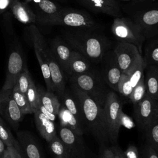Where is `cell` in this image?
<instances>
[{
	"label": "cell",
	"instance_id": "e575fe53",
	"mask_svg": "<svg viewBox=\"0 0 158 158\" xmlns=\"http://www.w3.org/2000/svg\"><path fill=\"white\" fill-rule=\"evenodd\" d=\"M132 91L133 88L128 76L126 73H122L118 83V92L124 97L130 99Z\"/></svg>",
	"mask_w": 158,
	"mask_h": 158
},
{
	"label": "cell",
	"instance_id": "74e56055",
	"mask_svg": "<svg viewBox=\"0 0 158 158\" xmlns=\"http://www.w3.org/2000/svg\"><path fill=\"white\" fill-rule=\"evenodd\" d=\"M123 152L126 158H139L138 150L135 145L130 144Z\"/></svg>",
	"mask_w": 158,
	"mask_h": 158
},
{
	"label": "cell",
	"instance_id": "603a6c76",
	"mask_svg": "<svg viewBox=\"0 0 158 158\" xmlns=\"http://www.w3.org/2000/svg\"><path fill=\"white\" fill-rule=\"evenodd\" d=\"M144 72L146 94L158 100V65H147Z\"/></svg>",
	"mask_w": 158,
	"mask_h": 158
},
{
	"label": "cell",
	"instance_id": "4fadbf2b",
	"mask_svg": "<svg viewBox=\"0 0 158 158\" xmlns=\"http://www.w3.org/2000/svg\"><path fill=\"white\" fill-rule=\"evenodd\" d=\"M131 19L139 27L146 40L158 35V8L138 12Z\"/></svg>",
	"mask_w": 158,
	"mask_h": 158
},
{
	"label": "cell",
	"instance_id": "f6af8a7d",
	"mask_svg": "<svg viewBox=\"0 0 158 158\" xmlns=\"http://www.w3.org/2000/svg\"><path fill=\"white\" fill-rule=\"evenodd\" d=\"M6 149H7V146L5 144L3 141L0 138V158H4Z\"/></svg>",
	"mask_w": 158,
	"mask_h": 158
},
{
	"label": "cell",
	"instance_id": "f1b7e54d",
	"mask_svg": "<svg viewBox=\"0 0 158 158\" xmlns=\"http://www.w3.org/2000/svg\"><path fill=\"white\" fill-rule=\"evenodd\" d=\"M147 144L158 154V118L143 130Z\"/></svg>",
	"mask_w": 158,
	"mask_h": 158
},
{
	"label": "cell",
	"instance_id": "7c38bea8",
	"mask_svg": "<svg viewBox=\"0 0 158 158\" xmlns=\"http://www.w3.org/2000/svg\"><path fill=\"white\" fill-rule=\"evenodd\" d=\"M102 69L101 73L108 86L114 92H118V83L122 73L113 51H108L101 62Z\"/></svg>",
	"mask_w": 158,
	"mask_h": 158
},
{
	"label": "cell",
	"instance_id": "d6a6232c",
	"mask_svg": "<svg viewBox=\"0 0 158 158\" xmlns=\"http://www.w3.org/2000/svg\"><path fill=\"white\" fill-rule=\"evenodd\" d=\"M146 95V88L144 83V76L141 79L139 83L133 88L130 99L134 107L137 106Z\"/></svg>",
	"mask_w": 158,
	"mask_h": 158
},
{
	"label": "cell",
	"instance_id": "484cf974",
	"mask_svg": "<svg viewBox=\"0 0 158 158\" xmlns=\"http://www.w3.org/2000/svg\"><path fill=\"white\" fill-rule=\"evenodd\" d=\"M146 64L142 55L139 56L126 74L128 76L131 85L133 88L144 76V70Z\"/></svg>",
	"mask_w": 158,
	"mask_h": 158
},
{
	"label": "cell",
	"instance_id": "ab89813d",
	"mask_svg": "<svg viewBox=\"0 0 158 158\" xmlns=\"http://www.w3.org/2000/svg\"><path fill=\"white\" fill-rule=\"evenodd\" d=\"M102 147L98 158H115L114 153L110 147L107 148L104 144H102Z\"/></svg>",
	"mask_w": 158,
	"mask_h": 158
},
{
	"label": "cell",
	"instance_id": "f35d334b",
	"mask_svg": "<svg viewBox=\"0 0 158 158\" xmlns=\"http://www.w3.org/2000/svg\"><path fill=\"white\" fill-rule=\"evenodd\" d=\"M143 158H158V154L152 148L146 144L143 151Z\"/></svg>",
	"mask_w": 158,
	"mask_h": 158
},
{
	"label": "cell",
	"instance_id": "d4e9b609",
	"mask_svg": "<svg viewBox=\"0 0 158 158\" xmlns=\"http://www.w3.org/2000/svg\"><path fill=\"white\" fill-rule=\"evenodd\" d=\"M146 40L144 56L143 57L146 66L158 65V35L152 36Z\"/></svg>",
	"mask_w": 158,
	"mask_h": 158
},
{
	"label": "cell",
	"instance_id": "ac0fdd59",
	"mask_svg": "<svg viewBox=\"0 0 158 158\" xmlns=\"http://www.w3.org/2000/svg\"><path fill=\"white\" fill-rule=\"evenodd\" d=\"M9 9L14 17L23 24H34L36 22V15L31 7L20 0H13Z\"/></svg>",
	"mask_w": 158,
	"mask_h": 158
},
{
	"label": "cell",
	"instance_id": "ffe728a7",
	"mask_svg": "<svg viewBox=\"0 0 158 158\" xmlns=\"http://www.w3.org/2000/svg\"><path fill=\"white\" fill-rule=\"evenodd\" d=\"M91 69H93L92 63L90 60L80 52L73 50L69 63L67 80V77L70 75L84 73L89 72Z\"/></svg>",
	"mask_w": 158,
	"mask_h": 158
},
{
	"label": "cell",
	"instance_id": "277c9868",
	"mask_svg": "<svg viewBox=\"0 0 158 158\" xmlns=\"http://www.w3.org/2000/svg\"><path fill=\"white\" fill-rule=\"evenodd\" d=\"M29 31L33 46H36L43 54L47 60L50 69L54 93H56L60 99L66 89L67 81L66 75L55 59L45 38L36 26L34 24L30 25Z\"/></svg>",
	"mask_w": 158,
	"mask_h": 158
},
{
	"label": "cell",
	"instance_id": "9c48e42d",
	"mask_svg": "<svg viewBox=\"0 0 158 158\" xmlns=\"http://www.w3.org/2000/svg\"><path fill=\"white\" fill-rule=\"evenodd\" d=\"M22 50L19 45H14L9 55L6 79L1 91L12 89L17 80L26 67Z\"/></svg>",
	"mask_w": 158,
	"mask_h": 158
},
{
	"label": "cell",
	"instance_id": "bcb514c9",
	"mask_svg": "<svg viewBox=\"0 0 158 158\" xmlns=\"http://www.w3.org/2000/svg\"><path fill=\"white\" fill-rule=\"evenodd\" d=\"M4 158H12V156H11V154H10L9 150L7 148V149H6V152H5V154H4Z\"/></svg>",
	"mask_w": 158,
	"mask_h": 158
},
{
	"label": "cell",
	"instance_id": "52a82bcc",
	"mask_svg": "<svg viewBox=\"0 0 158 158\" xmlns=\"http://www.w3.org/2000/svg\"><path fill=\"white\" fill-rule=\"evenodd\" d=\"M122 109L121 100L115 92L111 91L104 106L103 114L109 141L113 143H116L118 136L120 127L118 123V118L119 112Z\"/></svg>",
	"mask_w": 158,
	"mask_h": 158
},
{
	"label": "cell",
	"instance_id": "3957f363",
	"mask_svg": "<svg viewBox=\"0 0 158 158\" xmlns=\"http://www.w3.org/2000/svg\"><path fill=\"white\" fill-rule=\"evenodd\" d=\"M36 15V22L43 25H62L75 28H102V25L95 21L89 14L80 9H61L54 14L38 12Z\"/></svg>",
	"mask_w": 158,
	"mask_h": 158
},
{
	"label": "cell",
	"instance_id": "2e32d148",
	"mask_svg": "<svg viewBox=\"0 0 158 158\" xmlns=\"http://www.w3.org/2000/svg\"><path fill=\"white\" fill-rule=\"evenodd\" d=\"M49 48L55 59L67 77L69 63L73 49L63 38H60L58 36H56L52 40Z\"/></svg>",
	"mask_w": 158,
	"mask_h": 158
},
{
	"label": "cell",
	"instance_id": "c3c4849f",
	"mask_svg": "<svg viewBox=\"0 0 158 158\" xmlns=\"http://www.w3.org/2000/svg\"><path fill=\"white\" fill-rule=\"evenodd\" d=\"M120 1H129L130 0H120Z\"/></svg>",
	"mask_w": 158,
	"mask_h": 158
},
{
	"label": "cell",
	"instance_id": "1f68e13d",
	"mask_svg": "<svg viewBox=\"0 0 158 158\" xmlns=\"http://www.w3.org/2000/svg\"><path fill=\"white\" fill-rule=\"evenodd\" d=\"M0 138L7 146H13L19 151L21 148L19 142L15 139L10 131L6 125L3 120L0 117Z\"/></svg>",
	"mask_w": 158,
	"mask_h": 158
},
{
	"label": "cell",
	"instance_id": "5bb4252c",
	"mask_svg": "<svg viewBox=\"0 0 158 158\" xmlns=\"http://www.w3.org/2000/svg\"><path fill=\"white\" fill-rule=\"evenodd\" d=\"M112 51L120 69L125 73L141 55L136 46L125 42L118 41Z\"/></svg>",
	"mask_w": 158,
	"mask_h": 158
},
{
	"label": "cell",
	"instance_id": "ee69618b",
	"mask_svg": "<svg viewBox=\"0 0 158 158\" xmlns=\"http://www.w3.org/2000/svg\"><path fill=\"white\" fill-rule=\"evenodd\" d=\"M7 148L9 150L12 158H22V156L20 153V151H19L17 149H16L14 147L7 146Z\"/></svg>",
	"mask_w": 158,
	"mask_h": 158
},
{
	"label": "cell",
	"instance_id": "4dcf8cb0",
	"mask_svg": "<svg viewBox=\"0 0 158 158\" xmlns=\"http://www.w3.org/2000/svg\"><path fill=\"white\" fill-rule=\"evenodd\" d=\"M11 94L20 110L24 115L33 113L25 94L22 93L15 86H14Z\"/></svg>",
	"mask_w": 158,
	"mask_h": 158
},
{
	"label": "cell",
	"instance_id": "5b68a950",
	"mask_svg": "<svg viewBox=\"0 0 158 158\" xmlns=\"http://www.w3.org/2000/svg\"><path fill=\"white\" fill-rule=\"evenodd\" d=\"M67 81L76 85L102 108L109 93L111 91L101 72L93 69L84 73L69 76Z\"/></svg>",
	"mask_w": 158,
	"mask_h": 158
},
{
	"label": "cell",
	"instance_id": "d6986e66",
	"mask_svg": "<svg viewBox=\"0 0 158 158\" xmlns=\"http://www.w3.org/2000/svg\"><path fill=\"white\" fill-rule=\"evenodd\" d=\"M35 122L41 136L49 143L52 138L57 136V131L54 122L49 120L40 110L34 111Z\"/></svg>",
	"mask_w": 158,
	"mask_h": 158
},
{
	"label": "cell",
	"instance_id": "7402d4cb",
	"mask_svg": "<svg viewBox=\"0 0 158 158\" xmlns=\"http://www.w3.org/2000/svg\"><path fill=\"white\" fill-rule=\"evenodd\" d=\"M57 117L59 119L60 126L69 128L77 134L83 135L88 131L62 104H60Z\"/></svg>",
	"mask_w": 158,
	"mask_h": 158
},
{
	"label": "cell",
	"instance_id": "f546056e",
	"mask_svg": "<svg viewBox=\"0 0 158 158\" xmlns=\"http://www.w3.org/2000/svg\"><path fill=\"white\" fill-rule=\"evenodd\" d=\"M49 146L54 158H70L66 147L57 135L49 142Z\"/></svg>",
	"mask_w": 158,
	"mask_h": 158
},
{
	"label": "cell",
	"instance_id": "9a60e30c",
	"mask_svg": "<svg viewBox=\"0 0 158 158\" xmlns=\"http://www.w3.org/2000/svg\"><path fill=\"white\" fill-rule=\"evenodd\" d=\"M81 6L94 14H104L114 17H123L117 0H76Z\"/></svg>",
	"mask_w": 158,
	"mask_h": 158
},
{
	"label": "cell",
	"instance_id": "ba28073f",
	"mask_svg": "<svg viewBox=\"0 0 158 158\" xmlns=\"http://www.w3.org/2000/svg\"><path fill=\"white\" fill-rule=\"evenodd\" d=\"M59 137L66 147L70 158H93L94 154L86 146L83 135L77 134L69 128L60 126Z\"/></svg>",
	"mask_w": 158,
	"mask_h": 158
},
{
	"label": "cell",
	"instance_id": "7bdbcfd3",
	"mask_svg": "<svg viewBox=\"0 0 158 158\" xmlns=\"http://www.w3.org/2000/svg\"><path fill=\"white\" fill-rule=\"evenodd\" d=\"M13 0H0V14L4 13L9 8Z\"/></svg>",
	"mask_w": 158,
	"mask_h": 158
},
{
	"label": "cell",
	"instance_id": "8992f818",
	"mask_svg": "<svg viewBox=\"0 0 158 158\" xmlns=\"http://www.w3.org/2000/svg\"><path fill=\"white\" fill-rule=\"evenodd\" d=\"M110 29L118 41L134 44L142 55L146 38L139 27L131 19L124 17H114Z\"/></svg>",
	"mask_w": 158,
	"mask_h": 158
},
{
	"label": "cell",
	"instance_id": "8d00e7d4",
	"mask_svg": "<svg viewBox=\"0 0 158 158\" xmlns=\"http://www.w3.org/2000/svg\"><path fill=\"white\" fill-rule=\"evenodd\" d=\"M118 123L120 127H124L128 129H132L136 126L132 118L130 116L125 114L122 109L120 110L118 114Z\"/></svg>",
	"mask_w": 158,
	"mask_h": 158
},
{
	"label": "cell",
	"instance_id": "cb8c5ba5",
	"mask_svg": "<svg viewBox=\"0 0 158 158\" xmlns=\"http://www.w3.org/2000/svg\"><path fill=\"white\" fill-rule=\"evenodd\" d=\"M38 92L41 104L48 111L57 116L61 104L58 96L54 92L45 91L41 86L39 87Z\"/></svg>",
	"mask_w": 158,
	"mask_h": 158
},
{
	"label": "cell",
	"instance_id": "b9f144b4",
	"mask_svg": "<svg viewBox=\"0 0 158 158\" xmlns=\"http://www.w3.org/2000/svg\"><path fill=\"white\" fill-rule=\"evenodd\" d=\"M110 148L114 153L115 158H126L123 151L118 145H114Z\"/></svg>",
	"mask_w": 158,
	"mask_h": 158
},
{
	"label": "cell",
	"instance_id": "681fc988",
	"mask_svg": "<svg viewBox=\"0 0 158 158\" xmlns=\"http://www.w3.org/2000/svg\"><path fill=\"white\" fill-rule=\"evenodd\" d=\"M139 1H147V0H138Z\"/></svg>",
	"mask_w": 158,
	"mask_h": 158
},
{
	"label": "cell",
	"instance_id": "44dd1931",
	"mask_svg": "<svg viewBox=\"0 0 158 158\" xmlns=\"http://www.w3.org/2000/svg\"><path fill=\"white\" fill-rule=\"evenodd\" d=\"M59 100L61 101V104H62L72 114H73L83 126L88 129L80 104L69 86L68 88L66 87L63 95Z\"/></svg>",
	"mask_w": 158,
	"mask_h": 158
},
{
	"label": "cell",
	"instance_id": "83f0119b",
	"mask_svg": "<svg viewBox=\"0 0 158 158\" xmlns=\"http://www.w3.org/2000/svg\"><path fill=\"white\" fill-rule=\"evenodd\" d=\"M35 53L36 57V59L38 60V62L40 64L41 72L43 76V78L45 81V84L46 86V89L48 91L54 92V88H53V85L51 79V75L50 72V69L49 65L47 62V60L44 56L43 54L35 46H33Z\"/></svg>",
	"mask_w": 158,
	"mask_h": 158
},
{
	"label": "cell",
	"instance_id": "60d3db41",
	"mask_svg": "<svg viewBox=\"0 0 158 158\" xmlns=\"http://www.w3.org/2000/svg\"><path fill=\"white\" fill-rule=\"evenodd\" d=\"M37 109L40 110L44 115H45L49 120H51V121L54 122L56 120V117L57 115L49 112V111H48L41 104V103L40 102V101H39L38 102V106H37ZM36 109V110H37Z\"/></svg>",
	"mask_w": 158,
	"mask_h": 158
},
{
	"label": "cell",
	"instance_id": "7dc6e473",
	"mask_svg": "<svg viewBox=\"0 0 158 158\" xmlns=\"http://www.w3.org/2000/svg\"><path fill=\"white\" fill-rule=\"evenodd\" d=\"M55 1H60V2H66L69 0H55Z\"/></svg>",
	"mask_w": 158,
	"mask_h": 158
},
{
	"label": "cell",
	"instance_id": "6da1fadb",
	"mask_svg": "<svg viewBox=\"0 0 158 158\" xmlns=\"http://www.w3.org/2000/svg\"><path fill=\"white\" fill-rule=\"evenodd\" d=\"M64 40L91 63L101 62L110 50L111 42L100 29L70 28L63 33Z\"/></svg>",
	"mask_w": 158,
	"mask_h": 158
},
{
	"label": "cell",
	"instance_id": "8fae6325",
	"mask_svg": "<svg viewBox=\"0 0 158 158\" xmlns=\"http://www.w3.org/2000/svg\"><path fill=\"white\" fill-rule=\"evenodd\" d=\"M12 90L9 89L0 92V114L16 128L23 120L25 115L21 112L12 96Z\"/></svg>",
	"mask_w": 158,
	"mask_h": 158
},
{
	"label": "cell",
	"instance_id": "e0dca14e",
	"mask_svg": "<svg viewBox=\"0 0 158 158\" xmlns=\"http://www.w3.org/2000/svg\"><path fill=\"white\" fill-rule=\"evenodd\" d=\"M17 135L25 158H44L38 143L28 131H20L17 133Z\"/></svg>",
	"mask_w": 158,
	"mask_h": 158
},
{
	"label": "cell",
	"instance_id": "30bf717a",
	"mask_svg": "<svg viewBox=\"0 0 158 158\" xmlns=\"http://www.w3.org/2000/svg\"><path fill=\"white\" fill-rule=\"evenodd\" d=\"M134 109L137 126L143 131L148 125L158 118V100L146 94L143 99L134 107Z\"/></svg>",
	"mask_w": 158,
	"mask_h": 158
},
{
	"label": "cell",
	"instance_id": "836d02e7",
	"mask_svg": "<svg viewBox=\"0 0 158 158\" xmlns=\"http://www.w3.org/2000/svg\"><path fill=\"white\" fill-rule=\"evenodd\" d=\"M31 80L32 79L30 72L26 66L22 72L20 74L14 86H15L20 92L26 94Z\"/></svg>",
	"mask_w": 158,
	"mask_h": 158
},
{
	"label": "cell",
	"instance_id": "7a4b0ae2",
	"mask_svg": "<svg viewBox=\"0 0 158 158\" xmlns=\"http://www.w3.org/2000/svg\"><path fill=\"white\" fill-rule=\"evenodd\" d=\"M69 86L80 104L88 131L101 145L109 142L103 108L74 84L69 83Z\"/></svg>",
	"mask_w": 158,
	"mask_h": 158
},
{
	"label": "cell",
	"instance_id": "d590c367",
	"mask_svg": "<svg viewBox=\"0 0 158 158\" xmlns=\"http://www.w3.org/2000/svg\"><path fill=\"white\" fill-rule=\"evenodd\" d=\"M26 96L30 103L33 112L37 109V106L40 101L38 89L35 85V82L31 80L30 86L26 93Z\"/></svg>",
	"mask_w": 158,
	"mask_h": 158
},
{
	"label": "cell",
	"instance_id": "4316f807",
	"mask_svg": "<svg viewBox=\"0 0 158 158\" xmlns=\"http://www.w3.org/2000/svg\"><path fill=\"white\" fill-rule=\"evenodd\" d=\"M23 2L33 7L40 13L51 15L57 13L62 8L52 0H23Z\"/></svg>",
	"mask_w": 158,
	"mask_h": 158
}]
</instances>
